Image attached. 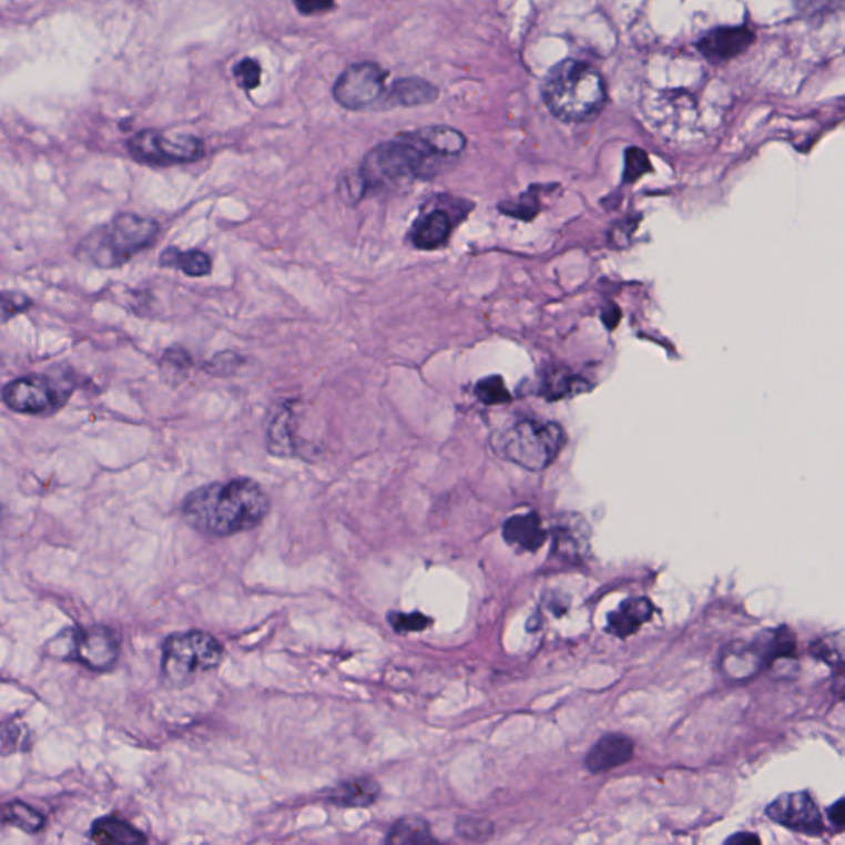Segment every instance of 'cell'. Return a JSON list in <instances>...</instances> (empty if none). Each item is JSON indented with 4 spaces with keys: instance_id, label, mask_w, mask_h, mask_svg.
<instances>
[{
    "instance_id": "obj_1",
    "label": "cell",
    "mask_w": 845,
    "mask_h": 845,
    "mask_svg": "<svg viewBox=\"0 0 845 845\" xmlns=\"http://www.w3.org/2000/svg\"><path fill=\"white\" fill-rule=\"evenodd\" d=\"M465 147L466 138L452 128L431 126L401 134L371 149L353 184L346 182L340 194L346 201L358 202L370 191L401 187L418 179L432 177Z\"/></svg>"
},
{
    "instance_id": "obj_2",
    "label": "cell",
    "mask_w": 845,
    "mask_h": 845,
    "mask_svg": "<svg viewBox=\"0 0 845 845\" xmlns=\"http://www.w3.org/2000/svg\"><path fill=\"white\" fill-rule=\"evenodd\" d=\"M272 509L268 493L250 478L212 482L187 493L182 516L192 529L225 539L262 526Z\"/></svg>"
},
{
    "instance_id": "obj_3",
    "label": "cell",
    "mask_w": 845,
    "mask_h": 845,
    "mask_svg": "<svg viewBox=\"0 0 845 845\" xmlns=\"http://www.w3.org/2000/svg\"><path fill=\"white\" fill-rule=\"evenodd\" d=\"M161 235V225L151 216L123 212L91 230L77 246V258L101 269H116L151 248Z\"/></svg>"
},
{
    "instance_id": "obj_4",
    "label": "cell",
    "mask_w": 845,
    "mask_h": 845,
    "mask_svg": "<svg viewBox=\"0 0 845 845\" xmlns=\"http://www.w3.org/2000/svg\"><path fill=\"white\" fill-rule=\"evenodd\" d=\"M543 100L557 118L587 121L597 116L607 100L603 77L588 63L564 60L550 70Z\"/></svg>"
},
{
    "instance_id": "obj_5",
    "label": "cell",
    "mask_w": 845,
    "mask_h": 845,
    "mask_svg": "<svg viewBox=\"0 0 845 845\" xmlns=\"http://www.w3.org/2000/svg\"><path fill=\"white\" fill-rule=\"evenodd\" d=\"M223 645L205 631L169 635L162 644L161 674L172 688H185L211 672L223 659Z\"/></svg>"
},
{
    "instance_id": "obj_6",
    "label": "cell",
    "mask_w": 845,
    "mask_h": 845,
    "mask_svg": "<svg viewBox=\"0 0 845 845\" xmlns=\"http://www.w3.org/2000/svg\"><path fill=\"white\" fill-rule=\"evenodd\" d=\"M562 446L563 429L557 423L522 420L500 436L497 448L507 461L527 471H543L556 461Z\"/></svg>"
},
{
    "instance_id": "obj_7",
    "label": "cell",
    "mask_w": 845,
    "mask_h": 845,
    "mask_svg": "<svg viewBox=\"0 0 845 845\" xmlns=\"http://www.w3.org/2000/svg\"><path fill=\"white\" fill-rule=\"evenodd\" d=\"M74 391L71 378L23 375L3 387L2 401L9 410L30 417H50L69 404Z\"/></svg>"
},
{
    "instance_id": "obj_8",
    "label": "cell",
    "mask_w": 845,
    "mask_h": 845,
    "mask_svg": "<svg viewBox=\"0 0 845 845\" xmlns=\"http://www.w3.org/2000/svg\"><path fill=\"white\" fill-rule=\"evenodd\" d=\"M53 654L93 672H108L120 661L121 639L116 631L103 624L71 628L53 641Z\"/></svg>"
},
{
    "instance_id": "obj_9",
    "label": "cell",
    "mask_w": 845,
    "mask_h": 845,
    "mask_svg": "<svg viewBox=\"0 0 845 845\" xmlns=\"http://www.w3.org/2000/svg\"><path fill=\"white\" fill-rule=\"evenodd\" d=\"M131 155L147 165L169 167L204 157V141L195 136H165L157 131H141L128 142Z\"/></svg>"
},
{
    "instance_id": "obj_10",
    "label": "cell",
    "mask_w": 845,
    "mask_h": 845,
    "mask_svg": "<svg viewBox=\"0 0 845 845\" xmlns=\"http://www.w3.org/2000/svg\"><path fill=\"white\" fill-rule=\"evenodd\" d=\"M385 80L387 73L375 63H355L337 78L334 98L347 110H364L381 96Z\"/></svg>"
},
{
    "instance_id": "obj_11",
    "label": "cell",
    "mask_w": 845,
    "mask_h": 845,
    "mask_svg": "<svg viewBox=\"0 0 845 845\" xmlns=\"http://www.w3.org/2000/svg\"><path fill=\"white\" fill-rule=\"evenodd\" d=\"M766 814L770 819L797 833L821 834L824 827L819 807L804 791L781 794L770 804Z\"/></svg>"
},
{
    "instance_id": "obj_12",
    "label": "cell",
    "mask_w": 845,
    "mask_h": 845,
    "mask_svg": "<svg viewBox=\"0 0 845 845\" xmlns=\"http://www.w3.org/2000/svg\"><path fill=\"white\" fill-rule=\"evenodd\" d=\"M752 30L745 27H722V29L712 30L706 33L699 43V49L706 59L713 62H725L740 53L749 50L753 43Z\"/></svg>"
},
{
    "instance_id": "obj_13",
    "label": "cell",
    "mask_w": 845,
    "mask_h": 845,
    "mask_svg": "<svg viewBox=\"0 0 845 845\" xmlns=\"http://www.w3.org/2000/svg\"><path fill=\"white\" fill-rule=\"evenodd\" d=\"M266 449L276 458H296L301 455L299 442L294 435V410L291 401L276 407L266 432Z\"/></svg>"
},
{
    "instance_id": "obj_14",
    "label": "cell",
    "mask_w": 845,
    "mask_h": 845,
    "mask_svg": "<svg viewBox=\"0 0 845 845\" xmlns=\"http://www.w3.org/2000/svg\"><path fill=\"white\" fill-rule=\"evenodd\" d=\"M634 743L630 736L611 733L603 736L587 755V768L591 773H604L618 768L633 759Z\"/></svg>"
},
{
    "instance_id": "obj_15",
    "label": "cell",
    "mask_w": 845,
    "mask_h": 845,
    "mask_svg": "<svg viewBox=\"0 0 845 845\" xmlns=\"http://www.w3.org/2000/svg\"><path fill=\"white\" fill-rule=\"evenodd\" d=\"M503 539L509 546L516 547L522 552H537L547 542V530L543 529L539 513L530 512L526 516H513L503 523Z\"/></svg>"
},
{
    "instance_id": "obj_16",
    "label": "cell",
    "mask_w": 845,
    "mask_h": 845,
    "mask_svg": "<svg viewBox=\"0 0 845 845\" xmlns=\"http://www.w3.org/2000/svg\"><path fill=\"white\" fill-rule=\"evenodd\" d=\"M452 225L455 223L448 212L435 208L415 223L411 230V242L418 250H425V252L441 248L451 236Z\"/></svg>"
},
{
    "instance_id": "obj_17",
    "label": "cell",
    "mask_w": 845,
    "mask_h": 845,
    "mask_svg": "<svg viewBox=\"0 0 845 845\" xmlns=\"http://www.w3.org/2000/svg\"><path fill=\"white\" fill-rule=\"evenodd\" d=\"M654 613V607L648 598H630L623 601L617 611L608 617V631L618 638H630L648 623Z\"/></svg>"
},
{
    "instance_id": "obj_18",
    "label": "cell",
    "mask_w": 845,
    "mask_h": 845,
    "mask_svg": "<svg viewBox=\"0 0 845 845\" xmlns=\"http://www.w3.org/2000/svg\"><path fill=\"white\" fill-rule=\"evenodd\" d=\"M380 796V784L371 777H355L340 783L327 794V801L337 807H368Z\"/></svg>"
},
{
    "instance_id": "obj_19",
    "label": "cell",
    "mask_w": 845,
    "mask_h": 845,
    "mask_svg": "<svg viewBox=\"0 0 845 845\" xmlns=\"http://www.w3.org/2000/svg\"><path fill=\"white\" fill-rule=\"evenodd\" d=\"M90 839L96 844L136 845L147 843L140 829L116 816H104L91 824Z\"/></svg>"
},
{
    "instance_id": "obj_20",
    "label": "cell",
    "mask_w": 845,
    "mask_h": 845,
    "mask_svg": "<svg viewBox=\"0 0 845 845\" xmlns=\"http://www.w3.org/2000/svg\"><path fill=\"white\" fill-rule=\"evenodd\" d=\"M159 265L162 268L179 269V272L184 273L185 276H191V278H204V276L211 275L213 263L211 255L202 252V250H187V252H184V250L171 246V248H165L162 252Z\"/></svg>"
},
{
    "instance_id": "obj_21",
    "label": "cell",
    "mask_w": 845,
    "mask_h": 845,
    "mask_svg": "<svg viewBox=\"0 0 845 845\" xmlns=\"http://www.w3.org/2000/svg\"><path fill=\"white\" fill-rule=\"evenodd\" d=\"M2 823L16 827L26 834H37L43 831L47 819L40 811L33 810L22 801H10L2 807Z\"/></svg>"
},
{
    "instance_id": "obj_22",
    "label": "cell",
    "mask_w": 845,
    "mask_h": 845,
    "mask_svg": "<svg viewBox=\"0 0 845 845\" xmlns=\"http://www.w3.org/2000/svg\"><path fill=\"white\" fill-rule=\"evenodd\" d=\"M391 96L405 106H418V104L432 103L438 98V90L426 81L408 78L394 84Z\"/></svg>"
},
{
    "instance_id": "obj_23",
    "label": "cell",
    "mask_w": 845,
    "mask_h": 845,
    "mask_svg": "<svg viewBox=\"0 0 845 845\" xmlns=\"http://www.w3.org/2000/svg\"><path fill=\"white\" fill-rule=\"evenodd\" d=\"M390 844H429L435 843L428 823L420 817H405L398 821L387 836Z\"/></svg>"
},
{
    "instance_id": "obj_24",
    "label": "cell",
    "mask_w": 845,
    "mask_h": 845,
    "mask_svg": "<svg viewBox=\"0 0 845 845\" xmlns=\"http://www.w3.org/2000/svg\"><path fill=\"white\" fill-rule=\"evenodd\" d=\"M811 654L826 664L845 671V631H837L817 639L811 645Z\"/></svg>"
},
{
    "instance_id": "obj_25",
    "label": "cell",
    "mask_w": 845,
    "mask_h": 845,
    "mask_svg": "<svg viewBox=\"0 0 845 845\" xmlns=\"http://www.w3.org/2000/svg\"><path fill=\"white\" fill-rule=\"evenodd\" d=\"M476 397L486 405H502L510 400L509 390L499 375L485 378L476 385Z\"/></svg>"
},
{
    "instance_id": "obj_26",
    "label": "cell",
    "mask_w": 845,
    "mask_h": 845,
    "mask_svg": "<svg viewBox=\"0 0 845 845\" xmlns=\"http://www.w3.org/2000/svg\"><path fill=\"white\" fill-rule=\"evenodd\" d=\"M243 365V358L232 350L213 355L211 360L205 362L204 370L213 377H232Z\"/></svg>"
},
{
    "instance_id": "obj_27",
    "label": "cell",
    "mask_w": 845,
    "mask_h": 845,
    "mask_svg": "<svg viewBox=\"0 0 845 845\" xmlns=\"http://www.w3.org/2000/svg\"><path fill=\"white\" fill-rule=\"evenodd\" d=\"M388 623L397 633H418L431 624V620L421 613H391L388 614Z\"/></svg>"
},
{
    "instance_id": "obj_28",
    "label": "cell",
    "mask_w": 845,
    "mask_h": 845,
    "mask_svg": "<svg viewBox=\"0 0 845 845\" xmlns=\"http://www.w3.org/2000/svg\"><path fill=\"white\" fill-rule=\"evenodd\" d=\"M236 83L243 88V90L252 91L258 86L262 81V67L256 60L245 59L235 67Z\"/></svg>"
},
{
    "instance_id": "obj_29",
    "label": "cell",
    "mask_w": 845,
    "mask_h": 845,
    "mask_svg": "<svg viewBox=\"0 0 845 845\" xmlns=\"http://www.w3.org/2000/svg\"><path fill=\"white\" fill-rule=\"evenodd\" d=\"M2 320L9 323L17 314L26 313L32 306V301L26 294L13 293V291H6L2 293Z\"/></svg>"
},
{
    "instance_id": "obj_30",
    "label": "cell",
    "mask_w": 845,
    "mask_h": 845,
    "mask_svg": "<svg viewBox=\"0 0 845 845\" xmlns=\"http://www.w3.org/2000/svg\"><path fill=\"white\" fill-rule=\"evenodd\" d=\"M651 171V162L648 155L641 149L631 147L627 151V169H624V181H638L645 172Z\"/></svg>"
},
{
    "instance_id": "obj_31",
    "label": "cell",
    "mask_w": 845,
    "mask_h": 845,
    "mask_svg": "<svg viewBox=\"0 0 845 845\" xmlns=\"http://www.w3.org/2000/svg\"><path fill=\"white\" fill-rule=\"evenodd\" d=\"M491 824L486 821L461 819L458 823L459 836L468 841H486L491 836Z\"/></svg>"
},
{
    "instance_id": "obj_32",
    "label": "cell",
    "mask_w": 845,
    "mask_h": 845,
    "mask_svg": "<svg viewBox=\"0 0 845 845\" xmlns=\"http://www.w3.org/2000/svg\"><path fill=\"white\" fill-rule=\"evenodd\" d=\"M577 378L563 377L552 380V384L547 385V397L549 398H564L567 395L577 394Z\"/></svg>"
},
{
    "instance_id": "obj_33",
    "label": "cell",
    "mask_w": 845,
    "mask_h": 845,
    "mask_svg": "<svg viewBox=\"0 0 845 845\" xmlns=\"http://www.w3.org/2000/svg\"><path fill=\"white\" fill-rule=\"evenodd\" d=\"M294 6L303 16H317L329 12L334 7V0H294Z\"/></svg>"
},
{
    "instance_id": "obj_34",
    "label": "cell",
    "mask_w": 845,
    "mask_h": 845,
    "mask_svg": "<svg viewBox=\"0 0 845 845\" xmlns=\"http://www.w3.org/2000/svg\"><path fill=\"white\" fill-rule=\"evenodd\" d=\"M162 362L171 365V367L181 368V370H187V368L192 367V364H194L191 354L184 349H167Z\"/></svg>"
},
{
    "instance_id": "obj_35",
    "label": "cell",
    "mask_w": 845,
    "mask_h": 845,
    "mask_svg": "<svg viewBox=\"0 0 845 845\" xmlns=\"http://www.w3.org/2000/svg\"><path fill=\"white\" fill-rule=\"evenodd\" d=\"M829 814L831 819H833V823L836 824V826L845 827V797L844 800L837 801V803L831 807Z\"/></svg>"
},
{
    "instance_id": "obj_36",
    "label": "cell",
    "mask_w": 845,
    "mask_h": 845,
    "mask_svg": "<svg viewBox=\"0 0 845 845\" xmlns=\"http://www.w3.org/2000/svg\"><path fill=\"white\" fill-rule=\"evenodd\" d=\"M729 843L732 844H760V839L753 834H736V836L730 837Z\"/></svg>"
}]
</instances>
